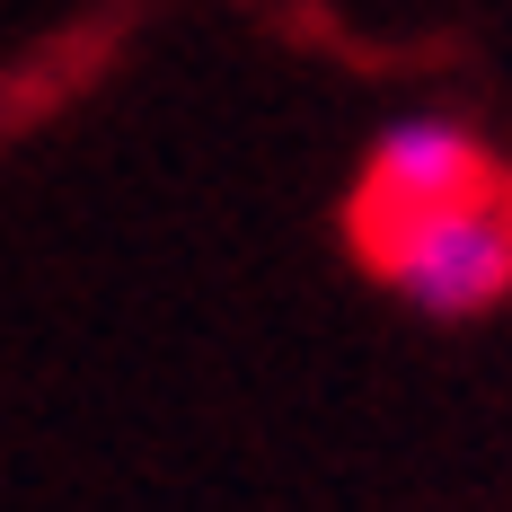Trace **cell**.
<instances>
[{"mask_svg": "<svg viewBox=\"0 0 512 512\" xmlns=\"http://www.w3.org/2000/svg\"><path fill=\"white\" fill-rule=\"evenodd\" d=\"M495 186H504L495 159L477 151L460 124L415 115V124H398V133H380V151H371V168H362V186H354V248L380 265L424 212L468 204V195H495Z\"/></svg>", "mask_w": 512, "mask_h": 512, "instance_id": "2", "label": "cell"}, {"mask_svg": "<svg viewBox=\"0 0 512 512\" xmlns=\"http://www.w3.org/2000/svg\"><path fill=\"white\" fill-rule=\"evenodd\" d=\"M380 274L424 318H486L512 292V186L424 212L407 239L380 256Z\"/></svg>", "mask_w": 512, "mask_h": 512, "instance_id": "1", "label": "cell"}]
</instances>
